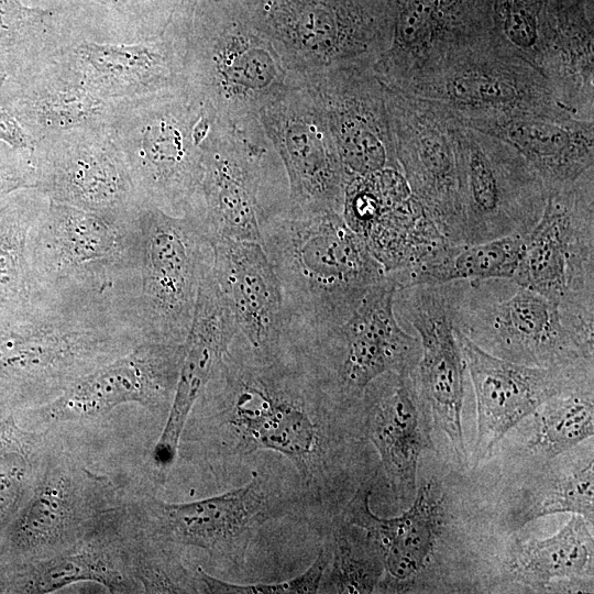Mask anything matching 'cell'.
Returning <instances> with one entry per match:
<instances>
[{
	"instance_id": "1",
	"label": "cell",
	"mask_w": 594,
	"mask_h": 594,
	"mask_svg": "<svg viewBox=\"0 0 594 594\" xmlns=\"http://www.w3.org/2000/svg\"><path fill=\"white\" fill-rule=\"evenodd\" d=\"M262 246L280 284L283 340L300 342L345 321L388 275L341 213H292L261 220Z\"/></svg>"
},
{
	"instance_id": "2",
	"label": "cell",
	"mask_w": 594,
	"mask_h": 594,
	"mask_svg": "<svg viewBox=\"0 0 594 594\" xmlns=\"http://www.w3.org/2000/svg\"><path fill=\"white\" fill-rule=\"evenodd\" d=\"M210 383L238 451H274L306 482L322 477L328 446L319 420L334 400L295 349L284 344L276 359L261 362L237 333Z\"/></svg>"
},
{
	"instance_id": "3",
	"label": "cell",
	"mask_w": 594,
	"mask_h": 594,
	"mask_svg": "<svg viewBox=\"0 0 594 594\" xmlns=\"http://www.w3.org/2000/svg\"><path fill=\"white\" fill-rule=\"evenodd\" d=\"M180 46L185 89L212 123L260 120L264 108L306 82L231 1L200 0Z\"/></svg>"
},
{
	"instance_id": "4",
	"label": "cell",
	"mask_w": 594,
	"mask_h": 594,
	"mask_svg": "<svg viewBox=\"0 0 594 594\" xmlns=\"http://www.w3.org/2000/svg\"><path fill=\"white\" fill-rule=\"evenodd\" d=\"M107 124L145 206L198 211L211 120L185 88L112 102Z\"/></svg>"
},
{
	"instance_id": "5",
	"label": "cell",
	"mask_w": 594,
	"mask_h": 594,
	"mask_svg": "<svg viewBox=\"0 0 594 594\" xmlns=\"http://www.w3.org/2000/svg\"><path fill=\"white\" fill-rule=\"evenodd\" d=\"M501 279L452 282L457 330L485 352L518 364L551 367L593 361L594 323L515 282L503 297Z\"/></svg>"
},
{
	"instance_id": "6",
	"label": "cell",
	"mask_w": 594,
	"mask_h": 594,
	"mask_svg": "<svg viewBox=\"0 0 594 594\" xmlns=\"http://www.w3.org/2000/svg\"><path fill=\"white\" fill-rule=\"evenodd\" d=\"M29 246L35 279L46 297L113 306L119 288L130 284L139 287L135 219L117 224L48 200L32 229Z\"/></svg>"
},
{
	"instance_id": "7",
	"label": "cell",
	"mask_w": 594,
	"mask_h": 594,
	"mask_svg": "<svg viewBox=\"0 0 594 594\" xmlns=\"http://www.w3.org/2000/svg\"><path fill=\"white\" fill-rule=\"evenodd\" d=\"M239 8L305 80L330 68L374 67L388 41L385 0H242Z\"/></svg>"
},
{
	"instance_id": "8",
	"label": "cell",
	"mask_w": 594,
	"mask_h": 594,
	"mask_svg": "<svg viewBox=\"0 0 594 594\" xmlns=\"http://www.w3.org/2000/svg\"><path fill=\"white\" fill-rule=\"evenodd\" d=\"M140 246L138 293L127 317L142 341L183 343L190 330L212 246L198 218L143 206L135 217Z\"/></svg>"
},
{
	"instance_id": "9",
	"label": "cell",
	"mask_w": 594,
	"mask_h": 594,
	"mask_svg": "<svg viewBox=\"0 0 594 594\" xmlns=\"http://www.w3.org/2000/svg\"><path fill=\"white\" fill-rule=\"evenodd\" d=\"M204 176L195 215L210 242L262 244L261 220L287 205L284 168L260 120L212 123L202 142Z\"/></svg>"
},
{
	"instance_id": "10",
	"label": "cell",
	"mask_w": 594,
	"mask_h": 594,
	"mask_svg": "<svg viewBox=\"0 0 594 594\" xmlns=\"http://www.w3.org/2000/svg\"><path fill=\"white\" fill-rule=\"evenodd\" d=\"M398 289L388 275L342 323L308 340L287 342L333 400L361 397L386 373L415 371L421 346L418 337L407 333L397 321L394 304Z\"/></svg>"
},
{
	"instance_id": "11",
	"label": "cell",
	"mask_w": 594,
	"mask_h": 594,
	"mask_svg": "<svg viewBox=\"0 0 594 594\" xmlns=\"http://www.w3.org/2000/svg\"><path fill=\"white\" fill-rule=\"evenodd\" d=\"M512 280L594 323V169L547 191Z\"/></svg>"
},
{
	"instance_id": "12",
	"label": "cell",
	"mask_w": 594,
	"mask_h": 594,
	"mask_svg": "<svg viewBox=\"0 0 594 594\" xmlns=\"http://www.w3.org/2000/svg\"><path fill=\"white\" fill-rule=\"evenodd\" d=\"M397 90L438 102L457 118L569 113L559 106L544 77L494 33L450 55Z\"/></svg>"
},
{
	"instance_id": "13",
	"label": "cell",
	"mask_w": 594,
	"mask_h": 594,
	"mask_svg": "<svg viewBox=\"0 0 594 594\" xmlns=\"http://www.w3.org/2000/svg\"><path fill=\"white\" fill-rule=\"evenodd\" d=\"M457 161L463 244L524 237L536 224L547 190L513 147L460 123Z\"/></svg>"
},
{
	"instance_id": "14",
	"label": "cell",
	"mask_w": 594,
	"mask_h": 594,
	"mask_svg": "<svg viewBox=\"0 0 594 594\" xmlns=\"http://www.w3.org/2000/svg\"><path fill=\"white\" fill-rule=\"evenodd\" d=\"M35 188L47 200L130 224L145 206L108 124L47 136L30 155Z\"/></svg>"
},
{
	"instance_id": "15",
	"label": "cell",
	"mask_w": 594,
	"mask_h": 594,
	"mask_svg": "<svg viewBox=\"0 0 594 594\" xmlns=\"http://www.w3.org/2000/svg\"><path fill=\"white\" fill-rule=\"evenodd\" d=\"M384 88L396 160L413 195L449 241L463 244L457 161L459 120L438 102L386 85Z\"/></svg>"
},
{
	"instance_id": "16",
	"label": "cell",
	"mask_w": 594,
	"mask_h": 594,
	"mask_svg": "<svg viewBox=\"0 0 594 594\" xmlns=\"http://www.w3.org/2000/svg\"><path fill=\"white\" fill-rule=\"evenodd\" d=\"M260 123L286 175V209L342 215L346 176L326 114L307 84L264 108Z\"/></svg>"
},
{
	"instance_id": "17",
	"label": "cell",
	"mask_w": 594,
	"mask_h": 594,
	"mask_svg": "<svg viewBox=\"0 0 594 594\" xmlns=\"http://www.w3.org/2000/svg\"><path fill=\"white\" fill-rule=\"evenodd\" d=\"M388 41L373 69L399 89L492 33L491 0H385Z\"/></svg>"
},
{
	"instance_id": "18",
	"label": "cell",
	"mask_w": 594,
	"mask_h": 594,
	"mask_svg": "<svg viewBox=\"0 0 594 594\" xmlns=\"http://www.w3.org/2000/svg\"><path fill=\"white\" fill-rule=\"evenodd\" d=\"M452 282L398 289L395 305L417 332L421 354L414 376L436 427L464 459L462 428L465 362L453 323Z\"/></svg>"
},
{
	"instance_id": "19",
	"label": "cell",
	"mask_w": 594,
	"mask_h": 594,
	"mask_svg": "<svg viewBox=\"0 0 594 594\" xmlns=\"http://www.w3.org/2000/svg\"><path fill=\"white\" fill-rule=\"evenodd\" d=\"M319 101L346 179L399 168L385 99L372 66L348 65L306 78Z\"/></svg>"
},
{
	"instance_id": "20",
	"label": "cell",
	"mask_w": 594,
	"mask_h": 594,
	"mask_svg": "<svg viewBox=\"0 0 594 594\" xmlns=\"http://www.w3.org/2000/svg\"><path fill=\"white\" fill-rule=\"evenodd\" d=\"M476 398L475 453L490 455L506 433L550 398L571 391L578 369L593 361L562 366H529L492 355L455 329Z\"/></svg>"
},
{
	"instance_id": "21",
	"label": "cell",
	"mask_w": 594,
	"mask_h": 594,
	"mask_svg": "<svg viewBox=\"0 0 594 594\" xmlns=\"http://www.w3.org/2000/svg\"><path fill=\"white\" fill-rule=\"evenodd\" d=\"M184 351V342L142 341L67 386L47 406V416L70 420L99 416L124 403L164 404L174 394Z\"/></svg>"
},
{
	"instance_id": "22",
	"label": "cell",
	"mask_w": 594,
	"mask_h": 594,
	"mask_svg": "<svg viewBox=\"0 0 594 594\" xmlns=\"http://www.w3.org/2000/svg\"><path fill=\"white\" fill-rule=\"evenodd\" d=\"M211 274L253 356L271 362L282 350L284 300L277 275L261 243L211 241Z\"/></svg>"
},
{
	"instance_id": "23",
	"label": "cell",
	"mask_w": 594,
	"mask_h": 594,
	"mask_svg": "<svg viewBox=\"0 0 594 594\" xmlns=\"http://www.w3.org/2000/svg\"><path fill=\"white\" fill-rule=\"evenodd\" d=\"M457 119L513 147L542 180L547 191L594 169V121L570 113L534 112Z\"/></svg>"
},
{
	"instance_id": "24",
	"label": "cell",
	"mask_w": 594,
	"mask_h": 594,
	"mask_svg": "<svg viewBox=\"0 0 594 594\" xmlns=\"http://www.w3.org/2000/svg\"><path fill=\"white\" fill-rule=\"evenodd\" d=\"M66 53L86 88L108 102L185 88L182 46L168 31L133 43L82 38Z\"/></svg>"
},
{
	"instance_id": "25",
	"label": "cell",
	"mask_w": 594,
	"mask_h": 594,
	"mask_svg": "<svg viewBox=\"0 0 594 594\" xmlns=\"http://www.w3.org/2000/svg\"><path fill=\"white\" fill-rule=\"evenodd\" d=\"M237 332L232 312L209 271L199 285L172 406L153 449L152 458L160 469L174 463L188 416L221 366Z\"/></svg>"
},
{
	"instance_id": "26",
	"label": "cell",
	"mask_w": 594,
	"mask_h": 594,
	"mask_svg": "<svg viewBox=\"0 0 594 594\" xmlns=\"http://www.w3.org/2000/svg\"><path fill=\"white\" fill-rule=\"evenodd\" d=\"M279 509L277 493L257 471L244 485L222 494L188 503H160L157 507L175 541L221 553L246 546Z\"/></svg>"
},
{
	"instance_id": "27",
	"label": "cell",
	"mask_w": 594,
	"mask_h": 594,
	"mask_svg": "<svg viewBox=\"0 0 594 594\" xmlns=\"http://www.w3.org/2000/svg\"><path fill=\"white\" fill-rule=\"evenodd\" d=\"M371 488H362L348 509L350 525L362 528L375 543L383 562L385 591H403L428 564L443 519L442 497L433 481L421 485L411 505L394 517L375 515Z\"/></svg>"
},
{
	"instance_id": "28",
	"label": "cell",
	"mask_w": 594,
	"mask_h": 594,
	"mask_svg": "<svg viewBox=\"0 0 594 594\" xmlns=\"http://www.w3.org/2000/svg\"><path fill=\"white\" fill-rule=\"evenodd\" d=\"M66 52L35 74L0 90L3 101L0 107L16 119L35 143L108 121L112 102L96 97L86 88Z\"/></svg>"
},
{
	"instance_id": "29",
	"label": "cell",
	"mask_w": 594,
	"mask_h": 594,
	"mask_svg": "<svg viewBox=\"0 0 594 594\" xmlns=\"http://www.w3.org/2000/svg\"><path fill=\"white\" fill-rule=\"evenodd\" d=\"M414 372L386 373L375 380V397L367 416V436L385 475L404 497L416 493L417 471L430 438L422 422V399Z\"/></svg>"
},
{
	"instance_id": "30",
	"label": "cell",
	"mask_w": 594,
	"mask_h": 594,
	"mask_svg": "<svg viewBox=\"0 0 594 594\" xmlns=\"http://www.w3.org/2000/svg\"><path fill=\"white\" fill-rule=\"evenodd\" d=\"M79 40L62 10L0 0V77L6 86L35 74Z\"/></svg>"
},
{
	"instance_id": "31",
	"label": "cell",
	"mask_w": 594,
	"mask_h": 594,
	"mask_svg": "<svg viewBox=\"0 0 594 594\" xmlns=\"http://www.w3.org/2000/svg\"><path fill=\"white\" fill-rule=\"evenodd\" d=\"M47 201L36 189H23L0 202V317L46 297L35 279L29 244Z\"/></svg>"
},
{
	"instance_id": "32",
	"label": "cell",
	"mask_w": 594,
	"mask_h": 594,
	"mask_svg": "<svg viewBox=\"0 0 594 594\" xmlns=\"http://www.w3.org/2000/svg\"><path fill=\"white\" fill-rule=\"evenodd\" d=\"M592 526L582 515L572 514L553 536L518 543L509 562L516 581L546 587L554 580L578 581L592 575Z\"/></svg>"
},
{
	"instance_id": "33",
	"label": "cell",
	"mask_w": 594,
	"mask_h": 594,
	"mask_svg": "<svg viewBox=\"0 0 594 594\" xmlns=\"http://www.w3.org/2000/svg\"><path fill=\"white\" fill-rule=\"evenodd\" d=\"M522 249L521 235L473 244L449 242L429 261L397 279L399 289L457 280L512 279Z\"/></svg>"
},
{
	"instance_id": "34",
	"label": "cell",
	"mask_w": 594,
	"mask_h": 594,
	"mask_svg": "<svg viewBox=\"0 0 594 594\" xmlns=\"http://www.w3.org/2000/svg\"><path fill=\"white\" fill-rule=\"evenodd\" d=\"M84 40L133 43L160 36L165 29L152 21L148 0H56Z\"/></svg>"
},
{
	"instance_id": "35",
	"label": "cell",
	"mask_w": 594,
	"mask_h": 594,
	"mask_svg": "<svg viewBox=\"0 0 594 594\" xmlns=\"http://www.w3.org/2000/svg\"><path fill=\"white\" fill-rule=\"evenodd\" d=\"M538 430L529 446L548 457H557L594 435L592 389H571L561 393L535 413Z\"/></svg>"
},
{
	"instance_id": "36",
	"label": "cell",
	"mask_w": 594,
	"mask_h": 594,
	"mask_svg": "<svg viewBox=\"0 0 594 594\" xmlns=\"http://www.w3.org/2000/svg\"><path fill=\"white\" fill-rule=\"evenodd\" d=\"M363 537L355 540L350 531H334L320 586L323 592L371 593L377 587L383 576L382 558L365 530Z\"/></svg>"
},
{
	"instance_id": "37",
	"label": "cell",
	"mask_w": 594,
	"mask_h": 594,
	"mask_svg": "<svg viewBox=\"0 0 594 594\" xmlns=\"http://www.w3.org/2000/svg\"><path fill=\"white\" fill-rule=\"evenodd\" d=\"M559 513L582 515L593 522L594 472L593 460L583 468L547 482L528 494L514 516L517 527Z\"/></svg>"
},
{
	"instance_id": "38",
	"label": "cell",
	"mask_w": 594,
	"mask_h": 594,
	"mask_svg": "<svg viewBox=\"0 0 594 594\" xmlns=\"http://www.w3.org/2000/svg\"><path fill=\"white\" fill-rule=\"evenodd\" d=\"M94 581L111 591L123 588L121 576L97 553L81 552L48 561L34 581L37 592H52L72 583Z\"/></svg>"
},
{
	"instance_id": "39",
	"label": "cell",
	"mask_w": 594,
	"mask_h": 594,
	"mask_svg": "<svg viewBox=\"0 0 594 594\" xmlns=\"http://www.w3.org/2000/svg\"><path fill=\"white\" fill-rule=\"evenodd\" d=\"M329 561V552L321 548L310 566L285 581L272 583L234 584L207 574L199 569L201 582L209 593L228 594H307L318 593Z\"/></svg>"
},
{
	"instance_id": "40",
	"label": "cell",
	"mask_w": 594,
	"mask_h": 594,
	"mask_svg": "<svg viewBox=\"0 0 594 594\" xmlns=\"http://www.w3.org/2000/svg\"><path fill=\"white\" fill-rule=\"evenodd\" d=\"M68 509L63 484H45L38 492L25 517L24 530L35 541L50 540L63 526Z\"/></svg>"
},
{
	"instance_id": "41",
	"label": "cell",
	"mask_w": 594,
	"mask_h": 594,
	"mask_svg": "<svg viewBox=\"0 0 594 594\" xmlns=\"http://www.w3.org/2000/svg\"><path fill=\"white\" fill-rule=\"evenodd\" d=\"M35 184V167L29 154L16 162L0 165V202L16 191L34 189Z\"/></svg>"
},
{
	"instance_id": "42",
	"label": "cell",
	"mask_w": 594,
	"mask_h": 594,
	"mask_svg": "<svg viewBox=\"0 0 594 594\" xmlns=\"http://www.w3.org/2000/svg\"><path fill=\"white\" fill-rule=\"evenodd\" d=\"M0 139L22 154L31 155L34 150L35 142L3 107H0Z\"/></svg>"
}]
</instances>
